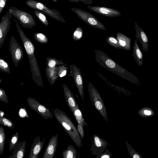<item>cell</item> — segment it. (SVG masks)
<instances>
[{
  "label": "cell",
  "instance_id": "cell-21",
  "mask_svg": "<svg viewBox=\"0 0 158 158\" xmlns=\"http://www.w3.org/2000/svg\"><path fill=\"white\" fill-rule=\"evenodd\" d=\"M132 56L138 65L142 66L143 64V56L137 43V39L135 40Z\"/></svg>",
  "mask_w": 158,
  "mask_h": 158
},
{
  "label": "cell",
  "instance_id": "cell-3",
  "mask_svg": "<svg viewBox=\"0 0 158 158\" xmlns=\"http://www.w3.org/2000/svg\"><path fill=\"white\" fill-rule=\"evenodd\" d=\"M94 54L95 60L101 66L124 79L130 78L129 73L104 52L95 49Z\"/></svg>",
  "mask_w": 158,
  "mask_h": 158
},
{
  "label": "cell",
  "instance_id": "cell-19",
  "mask_svg": "<svg viewBox=\"0 0 158 158\" xmlns=\"http://www.w3.org/2000/svg\"><path fill=\"white\" fill-rule=\"evenodd\" d=\"M46 74L47 79L51 85H53L58 78V66L50 68L47 65L46 69Z\"/></svg>",
  "mask_w": 158,
  "mask_h": 158
},
{
  "label": "cell",
  "instance_id": "cell-38",
  "mask_svg": "<svg viewBox=\"0 0 158 158\" xmlns=\"http://www.w3.org/2000/svg\"><path fill=\"white\" fill-rule=\"evenodd\" d=\"M7 0H0V14L5 6Z\"/></svg>",
  "mask_w": 158,
  "mask_h": 158
},
{
  "label": "cell",
  "instance_id": "cell-33",
  "mask_svg": "<svg viewBox=\"0 0 158 158\" xmlns=\"http://www.w3.org/2000/svg\"><path fill=\"white\" fill-rule=\"evenodd\" d=\"M68 68L66 65H60L58 66V75L60 77L65 76L68 72Z\"/></svg>",
  "mask_w": 158,
  "mask_h": 158
},
{
  "label": "cell",
  "instance_id": "cell-36",
  "mask_svg": "<svg viewBox=\"0 0 158 158\" xmlns=\"http://www.w3.org/2000/svg\"><path fill=\"white\" fill-rule=\"evenodd\" d=\"M112 156L110 152H109V150H105L104 153H102L98 156H96V158H110Z\"/></svg>",
  "mask_w": 158,
  "mask_h": 158
},
{
  "label": "cell",
  "instance_id": "cell-2",
  "mask_svg": "<svg viewBox=\"0 0 158 158\" xmlns=\"http://www.w3.org/2000/svg\"><path fill=\"white\" fill-rule=\"evenodd\" d=\"M53 112L58 122L70 137L76 146L78 148L82 147L81 139L71 118L65 112L58 108L54 109Z\"/></svg>",
  "mask_w": 158,
  "mask_h": 158
},
{
  "label": "cell",
  "instance_id": "cell-1",
  "mask_svg": "<svg viewBox=\"0 0 158 158\" xmlns=\"http://www.w3.org/2000/svg\"><path fill=\"white\" fill-rule=\"evenodd\" d=\"M16 25L28 58L32 79L38 86L43 87L40 69L34 55L35 48L34 45L16 21Z\"/></svg>",
  "mask_w": 158,
  "mask_h": 158
},
{
  "label": "cell",
  "instance_id": "cell-22",
  "mask_svg": "<svg viewBox=\"0 0 158 158\" xmlns=\"http://www.w3.org/2000/svg\"><path fill=\"white\" fill-rule=\"evenodd\" d=\"M77 152L73 146L69 145L66 149L64 150L62 153L63 158H76Z\"/></svg>",
  "mask_w": 158,
  "mask_h": 158
},
{
  "label": "cell",
  "instance_id": "cell-14",
  "mask_svg": "<svg viewBox=\"0 0 158 158\" xmlns=\"http://www.w3.org/2000/svg\"><path fill=\"white\" fill-rule=\"evenodd\" d=\"M64 96L66 104L73 113L79 108L76 100L71 90L65 84L63 85Z\"/></svg>",
  "mask_w": 158,
  "mask_h": 158
},
{
  "label": "cell",
  "instance_id": "cell-16",
  "mask_svg": "<svg viewBox=\"0 0 158 158\" xmlns=\"http://www.w3.org/2000/svg\"><path fill=\"white\" fill-rule=\"evenodd\" d=\"M46 139L44 138L42 141L40 136L35 137L32 142L30 152L28 158H37L41 152Z\"/></svg>",
  "mask_w": 158,
  "mask_h": 158
},
{
  "label": "cell",
  "instance_id": "cell-20",
  "mask_svg": "<svg viewBox=\"0 0 158 158\" xmlns=\"http://www.w3.org/2000/svg\"><path fill=\"white\" fill-rule=\"evenodd\" d=\"M116 38L121 49L127 50L131 49V39L121 32L116 33Z\"/></svg>",
  "mask_w": 158,
  "mask_h": 158
},
{
  "label": "cell",
  "instance_id": "cell-24",
  "mask_svg": "<svg viewBox=\"0 0 158 158\" xmlns=\"http://www.w3.org/2000/svg\"><path fill=\"white\" fill-rule=\"evenodd\" d=\"M6 134L3 127H0V154L2 155L4 149Z\"/></svg>",
  "mask_w": 158,
  "mask_h": 158
},
{
  "label": "cell",
  "instance_id": "cell-18",
  "mask_svg": "<svg viewBox=\"0 0 158 158\" xmlns=\"http://www.w3.org/2000/svg\"><path fill=\"white\" fill-rule=\"evenodd\" d=\"M26 140L19 141L15 145L13 148L12 155L8 158H23L25 156Z\"/></svg>",
  "mask_w": 158,
  "mask_h": 158
},
{
  "label": "cell",
  "instance_id": "cell-34",
  "mask_svg": "<svg viewBox=\"0 0 158 158\" xmlns=\"http://www.w3.org/2000/svg\"><path fill=\"white\" fill-rule=\"evenodd\" d=\"M0 100L6 104H8L9 102L6 91L1 88H0Z\"/></svg>",
  "mask_w": 158,
  "mask_h": 158
},
{
  "label": "cell",
  "instance_id": "cell-8",
  "mask_svg": "<svg viewBox=\"0 0 158 158\" xmlns=\"http://www.w3.org/2000/svg\"><path fill=\"white\" fill-rule=\"evenodd\" d=\"M27 101L30 108L41 115L44 119H47L53 117V115L49 109L40 103L35 98L28 97Z\"/></svg>",
  "mask_w": 158,
  "mask_h": 158
},
{
  "label": "cell",
  "instance_id": "cell-6",
  "mask_svg": "<svg viewBox=\"0 0 158 158\" xmlns=\"http://www.w3.org/2000/svg\"><path fill=\"white\" fill-rule=\"evenodd\" d=\"M26 4L31 8L35 10H40L58 21L65 23V21L61 15V13L57 10L51 9L41 2L35 0H27L26 2Z\"/></svg>",
  "mask_w": 158,
  "mask_h": 158
},
{
  "label": "cell",
  "instance_id": "cell-31",
  "mask_svg": "<svg viewBox=\"0 0 158 158\" xmlns=\"http://www.w3.org/2000/svg\"><path fill=\"white\" fill-rule=\"evenodd\" d=\"M19 136L18 132L14 134L11 136L9 144V151L10 152L13 149L15 145L19 141Z\"/></svg>",
  "mask_w": 158,
  "mask_h": 158
},
{
  "label": "cell",
  "instance_id": "cell-13",
  "mask_svg": "<svg viewBox=\"0 0 158 158\" xmlns=\"http://www.w3.org/2000/svg\"><path fill=\"white\" fill-rule=\"evenodd\" d=\"M87 7L97 14L107 17H117L121 15V12L118 10L105 7L88 6Z\"/></svg>",
  "mask_w": 158,
  "mask_h": 158
},
{
  "label": "cell",
  "instance_id": "cell-4",
  "mask_svg": "<svg viewBox=\"0 0 158 158\" xmlns=\"http://www.w3.org/2000/svg\"><path fill=\"white\" fill-rule=\"evenodd\" d=\"M88 89L90 99L94 108L107 122L108 119L106 109L98 91L90 82L88 83Z\"/></svg>",
  "mask_w": 158,
  "mask_h": 158
},
{
  "label": "cell",
  "instance_id": "cell-11",
  "mask_svg": "<svg viewBox=\"0 0 158 158\" xmlns=\"http://www.w3.org/2000/svg\"><path fill=\"white\" fill-rule=\"evenodd\" d=\"M12 14L7 11L2 18L0 23V48L2 46L10 27Z\"/></svg>",
  "mask_w": 158,
  "mask_h": 158
},
{
  "label": "cell",
  "instance_id": "cell-12",
  "mask_svg": "<svg viewBox=\"0 0 158 158\" xmlns=\"http://www.w3.org/2000/svg\"><path fill=\"white\" fill-rule=\"evenodd\" d=\"M92 138L90 150L92 155H99L103 152L108 143L103 139L95 134H94Z\"/></svg>",
  "mask_w": 158,
  "mask_h": 158
},
{
  "label": "cell",
  "instance_id": "cell-23",
  "mask_svg": "<svg viewBox=\"0 0 158 158\" xmlns=\"http://www.w3.org/2000/svg\"><path fill=\"white\" fill-rule=\"evenodd\" d=\"M47 65L50 68H53L57 65H66L63 62V60H60L54 58L47 57Z\"/></svg>",
  "mask_w": 158,
  "mask_h": 158
},
{
  "label": "cell",
  "instance_id": "cell-32",
  "mask_svg": "<svg viewBox=\"0 0 158 158\" xmlns=\"http://www.w3.org/2000/svg\"><path fill=\"white\" fill-rule=\"evenodd\" d=\"M78 123L84 121L83 115L79 108L76 109L72 113Z\"/></svg>",
  "mask_w": 158,
  "mask_h": 158
},
{
  "label": "cell",
  "instance_id": "cell-17",
  "mask_svg": "<svg viewBox=\"0 0 158 158\" xmlns=\"http://www.w3.org/2000/svg\"><path fill=\"white\" fill-rule=\"evenodd\" d=\"M136 33L135 37L136 39L141 44L143 51H147L148 49V40L146 34L143 29L137 24V23L135 22Z\"/></svg>",
  "mask_w": 158,
  "mask_h": 158
},
{
  "label": "cell",
  "instance_id": "cell-15",
  "mask_svg": "<svg viewBox=\"0 0 158 158\" xmlns=\"http://www.w3.org/2000/svg\"><path fill=\"white\" fill-rule=\"evenodd\" d=\"M58 134L51 138L46 147L43 158H53L57 147Z\"/></svg>",
  "mask_w": 158,
  "mask_h": 158
},
{
  "label": "cell",
  "instance_id": "cell-35",
  "mask_svg": "<svg viewBox=\"0 0 158 158\" xmlns=\"http://www.w3.org/2000/svg\"><path fill=\"white\" fill-rule=\"evenodd\" d=\"M85 123H86L85 121H84L80 123H78L77 126L78 131L82 139H83L84 136L83 127Z\"/></svg>",
  "mask_w": 158,
  "mask_h": 158
},
{
  "label": "cell",
  "instance_id": "cell-25",
  "mask_svg": "<svg viewBox=\"0 0 158 158\" xmlns=\"http://www.w3.org/2000/svg\"><path fill=\"white\" fill-rule=\"evenodd\" d=\"M106 41L107 43L111 46L117 49H121L116 37L112 35L109 36L106 38Z\"/></svg>",
  "mask_w": 158,
  "mask_h": 158
},
{
  "label": "cell",
  "instance_id": "cell-40",
  "mask_svg": "<svg viewBox=\"0 0 158 158\" xmlns=\"http://www.w3.org/2000/svg\"><path fill=\"white\" fill-rule=\"evenodd\" d=\"M5 115V113L4 111L2 110L0 111V116L4 117Z\"/></svg>",
  "mask_w": 158,
  "mask_h": 158
},
{
  "label": "cell",
  "instance_id": "cell-10",
  "mask_svg": "<svg viewBox=\"0 0 158 158\" xmlns=\"http://www.w3.org/2000/svg\"><path fill=\"white\" fill-rule=\"evenodd\" d=\"M69 67L70 73L67 74V75L73 77L81 97L83 100H84L83 82L81 72L79 69L74 64L70 65Z\"/></svg>",
  "mask_w": 158,
  "mask_h": 158
},
{
  "label": "cell",
  "instance_id": "cell-30",
  "mask_svg": "<svg viewBox=\"0 0 158 158\" xmlns=\"http://www.w3.org/2000/svg\"><path fill=\"white\" fill-rule=\"evenodd\" d=\"M83 30L80 27H77L74 32L72 38L75 41H78L81 39L83 37Z\"/></svg>",
  "mask_w": 158,
  "mask_h": 158
},
{
  "label": "cell",
  "instance_id": "cell-41",
  "mask_svg": "<svg viewBox=\"0 0 158 158\" xmlns=\"http://www.w3.org/2000/svg\"><path fill=\"white\" fill-rule=\"evenodd\" d=\"M133 158H140V157L139 156V155L137 154H135L133 156Z\"/></svg>",
  "mask_w": 158,
  "mask_h": 158
},
{
  "label": "cell",
  "instance_id": "cell-9",
  "mask_svg": "<svg viewBox=\"0 0 158 158\" xmlns=\"http://www.w3.org/2000/svg\"><path fill=\"white\" fill-rule=\"evenodd\" d=\"M9 51L13 63L16 67L22 59L23 56V51L13 36H12L10 40Z\"/></svg>",
  "mask_w": 158,
  "mask_h": 158
},
{
  "label": "cell",
  "instance_id": "cell-28",
  "mask_svg": "<svg viewBox=\"0 0 158 158\" xmlns=\"http://www.w3.org/2000/svg\"><path fill=\"white\" fill-rule=\"evenodd\" d=\"M0 124L10 129H12L14 127L13 122L10 119L4 117L0 116Z\"/></svg>",
  "mask_w": 158,
  "mask_h": 158
},
{
  "label": "cell",
  "instance_id": "cell-39",
  "mask_svg": "<svg viewBox=\"0 0 158 158\" xmlns=\"http://www.w3.org/2000/svg\"><path fill=\"white\" fill-rule=\"evenodd\" d=\"M144 113L145 114L147 115H151V112L148 110H145L144 111Z\"/></svg>",
  "mask_w": 158,
  "mask_h": 158
},
{
  "label": "cell",
  "instance_id": "cell-29",
  "mask_svg": "<svg viewBox=\"0 0 158 158\" xmlns=\"http://www.w3.org/2000/svg\"><path fill=\"white\" fill-rule=\"evenodd\" d=\"M0 70L2 72L10 73V67L8 63L4 60L0 58Z\"/></svg>",
  "mask_w": 158,
  "mask_h": 158
},
{
  "label": "cell",
  "instance_id": "cell-37",
  "mask_svg": "<svg viewBox=\"0 0 158 158\" xmlns=\"http://www.w3.org/2000/svg\"><path fill=\"white\" fill-rule=\"evenodd\" d=\"M69 2L77 3L79 1H81L86 5H90L93 3V1L92 0H68Z\"/></svg>",
  "mask_w": 158,
  "mask_h": 158
},
{
  "label": "cell",
  "instance_id": "cell-26",
  "mask_svg": "<svg viewBox=\"0 0 158 158\" xmlns=\"http://www.w3.org/2000/svg\"><path fill=\"white\" fill-rule=\"evenodd\" d=\"M35 39L38 42L41 44L47 43L48 39L46 35L42 33L37 32L34 34Z\"/></svg>",
  "mask_w": 158,
  "mask_h": 158
},
{
  "label": "cell",
  "instance_id": "cell-5",
  "mask_svg": "<svg viewBox=\"0 0 158 158\" xmlns=\"http://www.w3.org/2000/svg\"><path fill=\"white\" fill-rule=\"evenodd\" d=\"M8 12L12 14L13 16L17 19L23 28L32 29L36 26L35 19L29 13L13 6L9 8Z\"/></svg>",
  "mask_w": 158,
  "mask_h": 158
},
{
  "label": "cell",
  "instance_id": "cell-42",
  "mask_svg": "<svg viewBox=\"0 0 158 158\" xmlns=\"http://www.w3.org/2000/svg\"><path fill=\"white\" fill-rule=\"evenodd\" d=\"M57 0H52V1L54 2H56L57 1Z\"/></svg>",
  "mask_w": 158,
  "mask_h": 158
},
{
  "label": "cell",
  "instance_id": "cell-43",
  "mask_svg": "<svg viewBox=\"0 0 158 158\" xmlns=\"http://www.w3.org/2000/svg\"><path fill=\"white\" fill-rule=\"evenodd\" d=\"M1 81H2V79H0V83H1Z\"/></svg>",
  "mask_w": 158,
  "mask_h": 158
},
{
  "label": "cell",
  "instance_id": "cell-7",
  "mask_svg": "<svg viewBox=\"0 0 158 158\" xmlns=\"http://www.w3.org/2000/svg\"><path fill=\"white\" fill-rule=\"evenodd\" d=\"M84 22L92 27L106 30L104 25L94 15L81 9L73 7L71 9Z\"/></svg>",
  "mask_w": 158,
  "mask_h": 158
},
{
  "label": "cell",
  "instance_id": "cell-27",
  "mask_svg": "<svg viewBox=\"0 0 158 158\" xmlns=\"http://www.w3.org/2000/svg\"><path fill=\"white\" fill-rule=\"evenodd\" d=\"M34 13L39 20L44 25L47 26L49 25L48 19L44 14L39 10H35Z\"/></svg>",
  "mask_w": 158,
  "mask_h": 158
}]
</instances>
